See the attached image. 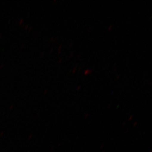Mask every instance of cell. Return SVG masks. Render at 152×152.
<instances>
[]
</instances>
